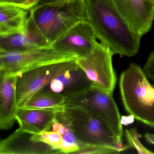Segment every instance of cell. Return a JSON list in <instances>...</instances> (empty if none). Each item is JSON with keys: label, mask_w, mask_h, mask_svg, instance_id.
Masks as SVG:
<instances>
[{"label": "cell", "mask_w": 154, "mask_h": 154, "mask_svg": "<svg viewBox=\"0 0 154 154\" xmlns=\"http://www.w3.org/2000/svg\"><path fill=\"white\" fill-rule=\"evenodd\" d=\"M32 134L19 128L0 142L1 154H50L62 153L52 146L32 139Z\"/></svg>", "instance_id": "11"}, {"label": "cell", "mask_w": 154, "mask_h": 154, "mask_svg": "<svg viewBox=\"0 0 154 154\" xmlns=\"http://www.w3.org/2000/svg\"><path fill=\"white\" fill-rule=\"evenodd\" d=\"M63 1H66V0H36L35 6L32 8H34L36 7H39V6L51 4V3H54V2H57Z\"/></svg>", "instance_id": "24"}, {"label": "cell", "mask_w": 154, "mask_h": 154, "mask_svg": "<svg viewBox=\"0 0 154 154\" xmlns=\"http://www.w3.org/2000/svg\"><path fill=\"white\" fill-rule=\"evenodd\" d=\"M28 11L13 4L0 3V36L27 32Z\"/></svg>", "instance_id": "15"}, {"label": "cell", "mask_w": 154, "mask_h": 154, "mask_svg": "<svg viewBox=\"0 0 154 154\" xmlns=\"http://www.w3.org/2000/svg\"><path fill=\"white\" fill-rule=\"evenodd\" d=\"M27 30L51 45L79 22L86 20L84 0H66L29 11Z\"/></svg>", "instance_id": "2"}, {"label": "cell", "mask_w": 154, "mask_h": 154, "mask_svg": "<svg viewBox=\"0 0 154 154\" xmlns=\"http://www.w3.org/2000/svg\"><path fill=\"white\" fill-rule=\"evenodd\" d=\"M145 137L148 142L154 145V134L146 133Z\"/></svg>", "instance_id": "25"}, {"label": "cell", "mask_w": 154, "mask_h": 154, "mask_svg": "<svg viewBox=\"0 0 154 154\" xmlns=\"http://www.w3.org/2000/svg\"><path fill=\"white\" fill-rule=\"evenodd\" d=\"M76 60L41 66L17 75L16 94L18 109L24 108L31 97L54 78L78 66Z\"/></svg>", "instance_id": "7"}, {"label": "cell", "mask_w": 154, "mask_h": 154, "mask_svg": "<svg viewBox=\"0 0 154 154\" xmlns=\"http://www.w3.org/2000/svg\"><path fill=\"white\" fill-rule=\"evenodd\" d=\"M60 112L69 122L76 138L82 145L106 146L123 151L130 147L129 145L120 144L107 126L84 108L65 105Z\"/></svg>", "instance_id": "4"}, {"label": "cell", "mask_w": 154, "mask_h": 154, "mask_svg": "<svg viewBox=\"0 0 154 154\" xmlns=\"http://www.w3.org/2000/svg\"><path fill=\"white\" fill-rule=\"evenodd\" d=\"M65 103V97L51 92H38L30 98L24 108L26 109H61Z\"/></svg>", "instance_id": "18"}, {"label": "cell", "mask_w": 154, "mask_h": 154, "mask_svg": "<svg viewBox=\"0 0 154 154\" xmlns=\"http://www.w3.org/2000/svg\"><path fill=\"white\" fill-rule=\"evenodd\" d=\"M125 135L130 146L136 149L139 154H154V152L150 151L141 144L140 140L141 136L138 132L137 129L126 130Z\"/></svg>", "instance_id": "20"}, {"label": "cell", "mask_w": 154, "mask_h": 154, "mask_svg": "<svg viewBox=\"0 0 154 154\" xmlns=\"http://www.w3.org/2000/svg\"><path fill=\"white\" fill-rule=\"evenodd\" d=\"M95 31L87 20L79 22L51 45L59 52L84 57L90 54L98 41Z\"/></svg>", "instance_id": "9"}, {"label": "cell", "mask_w": 154, "mask_h": 154, "mask_svg": "<svg viewBox=\"0 0 154 154\" xmlns=\"http://www.w3.org/2000/svg\"><path fill=\"white\" fill-rule=\"evenodd\" d=\"M30 33L0 36V51L24 52L47 47Z\"/></svg>", "instance_id": "16"}, {"label": "cell", "mask_w": 154, "mask_h": 154, "mask_svg": "<svg viewBox=\"0 0 154 154\" xmlns=\"http://www.w3.org/2000/svg\"><path fill=\"white\" fill-rule=\"evenodd\" d=\"M147 77L140 66L131 64L121 75L120 91L127 112L154 128V85Z\"/></svg>", "instance_id": "3"}, {"label": "cell", "mask_w": 154, "mask_h": 154, "mask_svg": "<svg viewBox=\"0 0 154 154\" xmlns=\"http://www.w3.org/2000/svg\"><path fill=\"white\" fill-rule=\"evenodd\" d=\"M113 55L107 45L98 42L90 54L76 60L77 64L84 71L94 86L112 94L117 82L112 64Z\"/></svg>", "instance_id": "8"}, {"label": "cell", "mask_w": 154, "mask_h": 154, "mask_svg": "<svg viewBox=\"0 0 154 154\" xmlns=\"http://www.w3.org/2000/svg\"></svg>", "instance_id": "26"}, {"label": "cell", "mask_w": 154, "mask_h": 154, "mask_svg": "<svg viewBox=\"0 0 154 154\" xmlns=\"http://www.w3.org/2000/svg\"><path fill=\"white\" fill-rule=\"evenodd\" d=\"M122 149L106 146L84 144L75 154H108L122 152Z\"/></svg>", "instance_id": "21"}, {"label": "cell", "mask_w": 154, "mask_h": 154, "mask_svg": "<svg viewBox=\"0 0 154 154\" xmlns=\"http://www.w3.org/2000/svg\"><path fill=\"white\" fill-rule=\"evenodd\" d=\"M86 20L97 39L112 54L132 57L137 54L142 36L136 33L116 7L113 0H84Z\"/></svg>", "instance_id": "1"}, {"label": "cell", "mask_w": 154, "mask_h": 154, "mask_svg": "<svg viewBox=\"0 0 154 154\" xmlns=\"http://www.w3.org/2000/svg\"><path fill=\"white\" fill-rule=\"evenodd\" d=\"M65 105L81 107L90 112L107 126L119 143L122 144L121 117L112 94L93 85L65 98Z\"/></svg>", "instance_id": "5"}, {"label": "cell", "mask_w": 154, "mask_h": 154, "mask_svg": "<svg viewBox=\"0 0 154 154\" xmlns=\"http://www.w3.org/2000/svg\"><path fill=\"white\" fill-rule=\"evenodd\" d=\"M93 85L92 82L84 71L77 66L54 78L38 92H51L66 98L86 90Z\"/></svg>", "instance_id": "12"}, {"label": "cell", "mask_w": 154, "mask_h": 154, "mask_svg": "<svg viewBox=\"0 0 154 154\" xmlns=\"http://www.w3.org/2000/svg\"><path fill=\"white\" fill-rule=\"evenodd\" d=\"M52 128L53 131L59 133L63 137L62 153L75 154L82 146L76 138L69 122L63 116L60 111L57 113Z\"/></svg>", "instance_id": "17"}, {"label": "cell", "mask_w": 154, "mask_h": 154, "mask_svg": "<svg viewBox=\"0 0 154 154\" xmlns=\"http://www.w3.org/2000/svg\"><path fill=\"white\" fill-rule=\"evenodd\" d=\"M18 109L16 119L23 130L33 134L48 131L52 128L57 112L62 109Z\"/></svg>", "instance_id": "13"}, {"label": "cell", "mask_w": 154, "mask_h": 154, "mask_svg": "<svg viewBox=\"0 0 154 154\" xmlns=\"http://www.w3.org/2000/svg\"><path fill=\"white\" fill-rule=\"evenodd\" d=\"M131 27L141 36L151 29L154 19V0H113Z\"/></svg>", "instance_id": "10"}, {"label": "cell", "mask_w": 154, "mask_h": 154, "mask_svg": "<svg viewBox=\"0 0 154 154\" xmlns=\"http://www.w3.org/2000/svg\"><path fill=\"white\" fill-rule=\"evenodd\" d=\"M32 139L35 141L48 144L54 149L59 150L62 153L61 148L63 144V137L57 132L48 131L38 134H32Z\"/></svg>", "instance_id": "19"}, {"label": "cell", "mask_w": 154, "mask_h": 154, "mask_svg": "<svg viewBox=\"0 0 154 154\" xmlns=\"http://www.w3.org/2000/svg\"><path fill=\"white\" fill-rule=\"evenodd\" d=\"M78 58L75 55L57 51L51 47L24 52L0 51V78L17 75L41 66Z\"/></svg>", "instance_id": "6"}, {"label": "cell", "mask_w": 154, "mask_h": 154, "mask_svg": "<svg viewBox=\"0 0 154 154\" xmlns=\"http://www.w3.org/2000/svg\"><path fill=\"white\" fill-rule=\"evenodd\" d=\"M36 0H0V3H9L29 11L35 6Z\"/></svg>", "instance_id": "22"}, {"label": "cell", "mask_w": 154, "mask_h": 154, "mask_svg": "<svg viewBox=\"0 0 154 154\" xmlns=\"http://www.w3.org/2000/svg\"><path fill=\"white\" fill-rule=\"evenodd\" d=\"M17 75L0 78V128L8 130L16 119L17 107L16 94Z\"/></svg>", "instance_id": "14"}, {"label": "cell", "mask_w": 154, "mask_h": 154, "mask_svg": "<svg viewBox=\"0 0 154 154\" xmlns=\"http://www.w3.org/2000/svg\"><path fill=\"white\" fill-rule=\"evenodd\" d=\"M143 71L148 78L154 81V51L150 53L147 59Z\"/></svg>", "instance_id": "23"}]
</instances>
